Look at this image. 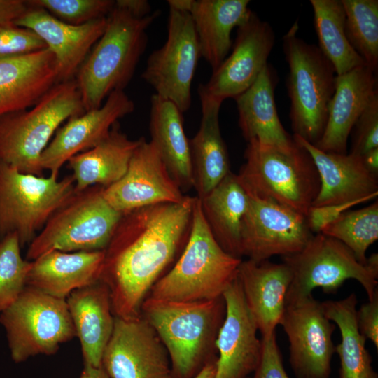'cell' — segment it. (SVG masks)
Returning a JSON list of instances; mask_svg holds the SVG:
<instances>
[{
	"instance_id": "cell-1",
	"label": "cell",
	"mask_w": 378,
	"mask_h": 378,
	"mask_svg": "<svg viewBox=\"0 0 378 378\" xmlns=\"http://www.w3.org/2000/svg\"><path fill=\"white\" fill-rule=\"evenodd\" d=\"M195 197L122 214L104 249L99 280L108 287L116 317L140 315L151 288L185 247L192 227Z\"/></svg>"
},
{
	"instance_id": "cell-2",
	"label": "cell",
	"mask_w": 378,
	"mask_h": 378,
	"mask_svg": "<svg viewBox=\"0 0 378 378\" xmlns=\"http://www.w3.org/2000/svg\"><path fill=\"white\" fill-rule=\"evenodd\" d=\"M140 314L164 344L174 378H195L217 358L216 339L225 314L222 297L197 302H172L147 297Z\"/></svg>"
},
{
	"instance_id": "cell-3",
	"label": "cell",
	"mask_w": 378,
	"mask_h": 378,
	"mask_svg": "<svg viewBox=\"0 0 378 378\" xmlns=\"http://www.w3.org/2000/svg\"><path fill=\"white\" fill-rule=\"evenodd\" d=\"M158 11L136 18L114 5L106 29L80 66L75 80L85 111L100 107L132 79L147 43V30Z\"/></svg>"
},
{
	"instance_id": "cell-4",
	"label": "cell",
	"mask_w": 378,
	"mask_h": 378,
	"mask_svg": "<svg viewBox=\"0 0 378 378\" xmlns=\"http://www.w3.org/2000/svg\"><path fill=\"white\" fill-rule=\"evenodd\" d=\"M241 260L217 243L196 196L188 241L172 268L155 282L147 297L172 302L219 298L237 278Z\"/></svg>"
},
{
	"instance_id": "cell-5",
	"label": "cell",
	"mask_w": 378,
	"mask_h": 378,
	"mask_svg": "<svg viewBox=\"0 0 378 378\" xmlns=\"http://www.w3.org/2000/svg\"><path fill=\"white\" fill-rule=\"evenodd\" d=\"M245 162L237 174L253 196L287 206L306 216L320 189V178L309 153L295 141L288 147L248 142Z\"/></svg>"
},
{
	"instance_id": "cell-6",
	"label": "cell",
	"mask_w": 378,
	"mask_h": 378,
	"mask_svg": "<svg viewBox=\"0 0 378 378\" xmlns=\"http://www.w3.org/2000/svg\"><path fill=\"white\" fill-rule=\"evenodd\" d=\"M84 112L75 79L56 83L31 107L0 117V160L21 172L43 176L40 159L53 134Z\"/></svg>"
},
{
	"instance_id": "cell-7",
	"label": "cell",
	"mask_w": 378,
	"mask_h": 378,
	"mask_svg": "<svg viewBox=\"0 0 378 378\" xmlns=\"http://www.w3.org/2000/svg\"><path fill=\"white\" fill-rule=\"evenodd\" d=\"M295 20L283 36V50L288 66L286 79L289 117L293 135L315 145L327 121L337 74L318 46L298 35Z\"/></svg>"
},
{
	"instance_id": "cell-8",
	"label": "cell",
	"mask_w": 378,
	"mask_h": 378,
	"mask_svg": "<svg viewBox=\"0 0 378 378\" xmlns=\"http://www.w3.org/2000/svg\"><path fill=\"white\" fill-rule=\"evenodd\" d=\"M282 260L292 275L286 305L312 295L318 287L326 293H335L348 279L360 283L368 300L378 292V254H371L362 264L342 242L321 232L314 234L301 251L283 256Z\"/></svg>"
},
{
	"instance_id": "cell-9",
	"label": "cell",
	"mask_w": 378,
	"mask_h": 378,
	"mask_svg": "<svg viewBox=\"0 0 378 378\" xmlns=\"http://www.w3.org/2000/svg\"><path fill=\"white\" fill-rule=\"evenodd\" d=\"M102 186L76 191L29 244L26 259L51 251H104L122 214L106 201Z\"/></svg>"
},
{
	"instance_id": "cell-10",
	"label": "cell",
	"mask_w": 378,
	"mask_h": 378,
	"mask_svg": "<svg viewBox=\"0 0 378 378\" xmlns=\"http://www.w3.org/2000/svg\"><path fill=\"white\" fill-rule=\"evenodd\" d=\"M74 186L71 174L62 178L36 176L0 160V239L15 234L21 247L29 244Z\"/></svg>"
},
{
	"instance_id": "cell-11",
	"label": "cell",
	"mask_w": 378,
	"mask_h": 378,
	"mask_svg": "<svg viewBox=\"0 0 378 378\" xmlns=\"http://www.w3.org/2000/svg\"><path fill=\"white\" fill-rule=\"evenodd\" d=\"M10 356L15 363L38 355H53L76 337L66 299L26 286L0 314Z\"/></svg>"
},
{
	"instance_id": "cell-12",
	"label": "cell",
	"mask_w": 378,
	"mask_h": 378,
	"mask_svg": "<svg viewBox=\"0 0 378 378\" xmlns=\"http://www.w3.org/2000/svg\"><path fill=\"white\" fill-rule=\"evenodd\" d=\"M200 48L190 13L169 8L167 38L148 57L141 78L155 94L185 112L191 104V85Z\"/></svg>"
},
{
	"instance_id": "cell-13",
	"label": "cell",
	"mask_w": 378,
	"mask_h": 378,
	"mask_svg": "<svg viewBox=\"0 0 378 378\" xmlns=\"http://www.w3.org/2000/svg\"><path fill=\"white\" fill-rule=\"evenodd\" d=\"M248 195V204L241 226V256L261 262L274 255L294 254L304 247L314 234L304 215Z\"/></svg>"
},
{
	"instance_id": "cell-14",
	"label": "cell",
	"mask_w": 378,
	"mask_h": 378,
	"mask_svg": "<svg viewBox=\"0 0 378 378\" xmlns=\"http://www.w3.org/2000/svg\"><path fill=\"white\" fill-rule=\"evenodd\" d=\"M289 342V362L296 378H330L336 351L335 325L322 302L312 295L286 305L281 321Z\"/></svg>"
},
{
	"instance_id": "cell-15",
	"label": "cell",
	"mask_w": 378,
	"mask_h": 378,
	"mask_svg": "<svg viewBox=\"0 0 378 378\" xmlns=\"http://www.w3.org/2000/svg\"><path fill=\"white\" fill-rule=\"evenodd\" d=\"M102 367L110 378H174L164 344L141 314L127 318L115 316Z\"/></svg>"
},
{
	"instance_id": "cell-16",
	"label": "cell",
	"mask_w": 378,
	"mask_h": 378,
	"mask_svg": "<svg viewBox=\"0 0 378 378\" xmlns=\"http://www.w3.org/2000/svg\"><path fill=\"white\" fill-rule=\"evenodd\" d=\"M274 43L271 25L252 12L237 27L231 53L212 71L208 82L200 85L198 92L221 102L234 99L256 80L268 64Z\"/></svg>"
},
{
	"instance_id": "cell-17",
	"label": "cell",
	"mask_w": 378,
	"mask_h": 378,
	"mask_svg": "<svg viewBox=\"0 0 378 378\" xmlns=\"http://www.w3.org/2000/svg\"><path fill=\"white\" fill-rule=\"evenodd\" d=\"M104 196L113 208L124 214L151 204L178 203L186 195L155 145L141 137L125 174L104 188Z\"/></svg>"
},
{
	"instance_id": "cell-18",
	"label": "cell",
	"mask_w": 378,
	"mask_h": 378,
	"mask_svg": "<svg viewBox=\"0 0 378 378\" xmlns=\"http://www.w3.org/2000/svg\"><path fill=\"white\" fill-rule=\"evenodd\" d=\"M134 110V102L124 90H118L111 93L100 107L70 118L42 153L41 168L58 177L60 169L71 157L103 141L112 126Z\"/></svg>"
},
{
	"instance_id": "cell-19",
	"label": "cell",
	"mask_w": 378,
	"mask_h": 378,
	"mask_svg": "<svg viewBox=\"0 0 378 378\" xmlns=\"http://www.w3.org/2000/svg\"><path fill=\"white\" fill-rule=\"evenodd\" d=\"M223 298L225 314L216 343L215 378H248L259 363L262 343L237 276Z\"/></svg>"
},
{
	"instance_id": "cell-20",
	"label": "cell",
	"mask_w": 378,
	"mask_h": 378,
	"mask_svg": "<svg viewBox=\"0 0 378 378\" xmlns=\"http://www.w3.org/2000/svg\"><path fill=\"white\" fill-rule=\"evenodd\" d=\"M106 24L105 17L73 25L57 19L41 8L30 5L14 24L31 30L43 41L55 58L58 81L62 82L75 78L92 48L103 34Z\"/></svg>"
},
{
	"instance_id": "cell-21",
	"label": "cell",
	"mask_w": 378,
	"mask_h": 378,
	"mask_svg": "<svg viewBox=\"0 0 378 378\" xmlns=\"http://www.w3.org/2000/svg\"><path fill=\"white\" fill-rule=\"evenodd\" d=\"M293 137L309 153L319 176L320 189L312 206L377 197L378 177L367 170L360 156L324 152L300 136Z\"/></svg>"
},
{
	"instance_id": "cell-22",
	"label": "cell",
	"mask_w": 378,
	"mask_h": 378,
	"mask_svg": "<svg viewBox=\"0 0 378 378\" xmlns=\"http://www.w3.org/2000/svg\"><path fill=\"white\" fill-rule=\"evenodd\" d=\"M377 92V73L365 64L337 76L325 129L314 146L324 152L346 153L353 127Z\"/></svg>"
},
{
	"instance_id": "cell-23",
	"label": "cell",
	"mask_w": 378,
	"mask_h": 378,
	"mask_svg": "<svg viewBox=\"0 0 378 378\" xmlns=\"http://www.w3.org/2000/svg\"><path fill=\"white\" fill-rule=\"evenodd\" d=\"M58 81L52 52L0 57V117L34 106Z\"/></svg>"
},
{
	"instance_id": "cell-24",
	"label": "cell",
	"mask_w": 378,
	"mask_h": 378,
	"mask_svg": "<svg viewBox=\"0 0 378 378\" xmlns=\"http://www.w3.org/2000/svg\"><path fill=\"white\" fill-rule=\"evenodd\" d=\"M242 292L262 337L276 332L286 307L292 279L284 262L241 260L237 273Z\"/></svg>"
},
{
	"instance_id": "cell-25",
	"label": "cell",
	"mask_w": 378,
	"mask_h": 378,
	"mask_svg": "<svg viewBox=\"0 0 378 378\" xmlns=\"http://www.w3.org/2000/svg\"><path fill=\"white\" fill-rule=\"evenodd\" d=\"M66 301L80 343L84 365L101 367L115 321L107 286L98 280L73 291Z\"/></svg>"
},
{
	"instance_id": "cell-26",
	"label": "cell",
	"mask_w": 378,
	"mask_h": 378,
	"mask_svg": "<svg viewBox=\"0 0 378 378\" xmlns=\"http://www.w3.org/2000/svg\"><path fill=\"white\" fill-rule=\"evenodd\" d=\"M104 259V251L47 252L31 261L27 286L66 299L99 280Z\"/></svg>"
},
{
	"instance_id": "cell-27",
	"label": "cell",
	"mask_w": 378,
	"mask_h": 378,
	"mask_svg": "<svg viewBox=\"0 0 378 378\" xmlns=\"http://www.w3.org/2000/svg\"><path fill=\"white\" fill-rule=\"evenodd\" d=\"M276 75L269 64L246 90L234 98L239 126L244 138L263 145L288 147L295 140L278 115L274 90Z\"/></svg>"
},
{
	"instance_id": "cell-28",
	"label": "cell",
	"mask_w": 378,
	"mask_h": 378,
	"mask_svg": "<svg viewBox=\"0 0 378 378\" xmlns=\"http://www.w3.org/2000/svg\"><path fill=\"white\" fill-rule=\"evenodd\" d=\"M202 118L196 134L189 140L193 188L200 199L231 171L229 155L221 136L219 111L223 102L198 92Z\"/></svg>"
},
{
	"instance_id": "cell-29",
	"label": "cell",
	"mask_w": 378,
	"mask_h": 378,
	"mask_svg": "<svg viewBox=\"0 0 378 378\" xmlns=\"http://www.w3.org/2000/svg\"><path fill=\"white\" fill-rule=\"evenodd\" d=\"M248 0H193L189 11L197 34L201 56L212 71L229 55L231 34L252 12Z\"/></svg>"
},
{
	"instance_id": "cell-30",
	"label": "cell",
	"mask_w": 378,
	"mask_h": 378,
	"mask_svg": "<svg viewBox=\"0 0 378 378\" xmlns=\"http://www.w3.org/2000/svg\"><path fill=\"white\" fill-rule=\"evenodd\" d=\"M130 139L116 122L108 135L93 148L71 157L67 162L72 170L76 191L93 186L108 187L125 174L131 157L139 144Z\"/></svg>"
},
{
	"instance_id": "cell-31",
	"label": "cell",
	"mask_w": 378,
	"mask_h": 378,
	"mask_svg": "<svg viewBox=\"0 0 378 378\" xmlns=\"http://www.w3.org/2000/svg\"><path fill=\"white\" fill-rule=\"evenodd\" d=\"M183 113L172 102L156 94L150 98L149 129L155 145L172 178L182 191L193 188L189 139Z\"/></svg>"
},
{
	"instance_id": "cell-32",
	"label": "cell",
	"mask_w": 378,
	"mask_h": 378,
	"mask_svg": "<svg viewBox=\"0 0 378 378\" xmlns=\"http://www.w3.org/2000/svg\"><path fill=\"white\" fill-rule=\"evenodd\" d=\"M200 201L204 220L217 243L230 255L241 258V226L248 195L237 175L230 172Z\"/></svg>"
},
{
	"instance_id": "cell-33",
	"label": "cell",
	"mask_w": 378,
	"mask_h": 378,
	"mask_svg": "<svg viewBox=\"0 0 378 378\" xmlns=\"http://www.w3.org/2000/svg\"><path fill=\"white\" fill-rule=\"evenodd\" d=\"M358 299L354 293L340 300L322 302L326 317L338 327L341 342L336 346L340 360V378H378L372 357L365 348L366 339L356 321Z\"/></svg>"
},
{
	"instance_id": "cell-34",
	"label": "cell",
	"mask_w": 378,
	"mask_h": 378,
	"mask_svg": "<svg viewBox=\"0 0 378 378\" xmlns=\"http://www.w3.org/2000/svg\"><path fill=\"white\" fill-rule=\"evenodd\" d=\"M310 4L318 48L332 64L337 76L365 64L347 40L345 12L341 0H311Z\"/></svg>"
},
{
	"instance_id": "cell-35",
	"label": "cell",
	"mask_w": 378,
	"mask_h": 378,
	"mask_svg": "<svg viewBox=\"0 0 378 378\" xmlns=\"http://www.w3.org/2000/svg\"><path fill=\"white\" fill-rule=\"evenodd\" d=\"M347 40L365 64L377 73L378 1L341 0Z\"/></svg>"
},
{
	"instance_id": "cell-36",
	"label": "cell",
	"mask_w": 378,
	"mask_h": 378,
	"mask_svg": "<svg viewBox=\"0 0 378 378\" xmlns=\"http://www.w3.org/2000/svg\"><path fill=\"white\" fill-rule=\"evenodd\" d=\"M321 233L342 242L360 263L365 264L368 248L378 239V201L344 212Z\"/></svg>"
},
{
	"instance_id": "cell-37",
	"label": "cell",
	"mask_w": 378,
	"mask_h": 378,
	"mask_svg": "<svg viewBox=\"0 0 378 378\" xmlns=\"http://www.w3.org/2000/svg\"><path fill=\"white\" fill-rule=\"evenodd\" d=\"M15 234L0 239V314L10 307L27 286L31 261L21 255Z\"/></svg>"
},
{
	"instance_id": "cell-38",
	"label": "cell",
	"mask_w": 378,
	"mask_h": 378,
	"mask_svg": "<svg viewBox=\"0 0 378 378\" xmlns=\"http://www.w3.org/2000/svg\"><path fill=\"white\" fill-rule=\"evenodd\" d=\"M28 2L73 25L107 17L115 5L113 0H29Z\"/></svg>"
},
{
	"instance_id": "cell-39",
	"label": "cell",
	"mask_w": 378,
	"mask_h": 378,
	"mask_svg": "<svg viewBox=\"0 0 378 378\" xmlns=\"http://www.w3.org/2000/svg\"><path fill=\"white\" fill-rule=\"evenodd\" d=\"M349 153L361 156L378 148V92L370 100L351 132Z\"/></svg>"
},
{
	"instance_id": "cell-40",
	"label": "cell",
	"mask_w": 378,
	"mask_h": 378,
	"mask_svg": "<svg viewBox=\"0 0 378 378\" xmlns=\"http://www.w3.org/2000/svg\"><path fill=\"white\" fill-rule=\"evenodd\" d=\"M47 48L31 30L15 24L0 25V57L24 55Z\"/></svg>"
},
{
	"instance_id": "cell-41",
	"label": "cell",
	"mask_w": 378,
	"mask_h": 378,
	"mask_svg": "<svg viewBox=\"0 0 378 378\" xmlns=\"http://www.w3.org/2000/svg\"><path fill=\"white\" fill-rule=\"evenodd\" d=\"M261 343L260 359L252 378H290L284 368L276 332L269 337H262Z\"/></svg>"
},
{
	"instance_id": "cell-42",
	"label": "cell",
	"mask_w": 378,
	"mask_h": 378,
	"mask_svg": "<svg viewBox=\"0 0 378 378\" xmlns=\"http://www.w3.org/2000/svg\"><path fill=\"white\" fill-rule=\"evenodd\" d=\"M372 198H364L356 201L321 206H311L306 214L307 225L313 234L319 233L323 228L338 218L351 207L364 203Z\"/></svg>"
},
{
	"instance_id": "cell-43",
	"label": "cell",
	"mask_w": 378,
	"mask_h": 378,
	"mask_svg": "<svg viewBox=\"0 0 378 378\" xmlns=\"http://www.w3.org/2000/svg\"><path fill=\"white\" fill-rule=\"evenodd\" d=\"M356 321L360 333L378 349V292L372 300L363 303L356 311Z\"/></svg>"
},
{
	"instance_id": "cell-44",
	"label": "cell",
	"mask_w": 378,
	"mask_h": 378,
	"mask_svg": "<svg viewBox=\"0 0 378 378\" xmlns=\"http://www.w3.org/2000/svg\"><path fill=\"white\" fill-rule=\"evenodd\" d=\"M29 8L28 1L0 0V25L14 24Z\"/></svg>"
},
{
	"instance_id": "cell-45",
	"label": "cell",
	"mask_w": 378,
	"mask_h": 378,
	"mask_svg": "<svg viewBox=\"0 0 378 378\" xmlns=\"http://www.w3.org/2000/svg\"><path fill=\"white\" fill-rule=\"evenodd\" d=\"M115 5L136 18H144L150 13V6L146 0H116Z\"/></svg>"
},
{
	"instance_id": "cell-46",
	"label": "cell",
	"mask_w": 378,
	"mask_h": 378,
	"mask_svg": "<svg viewBox=\"0 0 378 378\" xmlns=\"http://www.w3.org/2000/svg\"><path fill=\"white\" fill-rule=\"evenodd\" d=\"M360 158L367 170L378 177V148L368 151Z\"/></svg>"
},
{
	"instance_id": "cell-47",
	"label": "cell",
	"mask_w": 378,
	"mask_h": 378,
	"mask_svg": "<svg viewBox=\"0 0 378 378\" xmlns=\"http://www.w3.org/2000/svg\"><path fill=\"white\" fill-rule=\"evenodd\" d=\"M80 378H110L103 368L84 365Z\"/></svg>"
},
{
	"instance_id": "cell-48",
	"label": "cell",
	"mask_w": 378,
	"mask_h": 378,
	"mask_svg": "<svg viewBox=\"0 0 378 378\" xmlns=\"http://www.w3.org/2000/svg\"><path fill=\"white\" fill-rule=\"evenodd\" d=\"M217 358L206 365L195 378H215Z\"/></svg>"
},
{
	"instance_id": "cell-49",
	"label": "cell",
	"mask_w": 378,
	"mask_h": 378,
	"mask_svg": "<svg viewBox=\"0 0 378 378\" xmlns=\"http://www.w3.org/2000/svg\"><path fill=\"white\" fill-rule=\"evenodd\" d=\"M193 0H168L169 8L189 13Z\"/></svg>"
},
{
	"instance_id": "cell-50",
	"label": "cell",
	"mask_w": 378,
	"mask_h": 378,
	"mask_svg": "<svg viewBox=\"0 0 378 378\" xmlns=\"http://www.w3.org/2000/svg\"><path fill=\"white\" fill-rule=\"evenodd\" d=\"M248 378H251V377H248Z\"/></svg>"
}]
</instances>
